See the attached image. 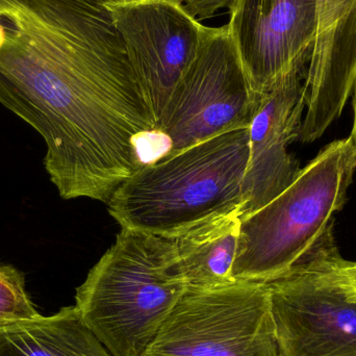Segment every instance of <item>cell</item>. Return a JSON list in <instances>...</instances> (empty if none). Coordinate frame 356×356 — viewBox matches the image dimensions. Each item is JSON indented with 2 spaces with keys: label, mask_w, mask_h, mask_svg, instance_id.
<instances>
[{
  "label": "cell",
  "mask_w": 356,
  "mask_h": 356,
  "mask_svg": "<svg viewBox=\"0 0 356 356\" xmlns=\"http://www.w3.org/2000/svg\"><path fill=\"white\" fill-rule=\"evenodd\" d=\"M355 170L353 138L332 142L284 192L242 219L234 280L268 284L288 273L332 232Z\"/></svg>",
  "instance_id": "277c9868"
},
{
  "label": "cell",
  "mask_w": 356,
  "mask_h": 356,
  "mask_svg": "<svg viewBox=\"0 0 356 356\" xmlns=\"http://www.w3.org/2000/svg\"><path fill=\"white\" fill-rule=\"evenodd\" d=\"M171 238L121 228L76 288L87 327L113 356H143L182 295Z\"/></svg>",
  "instance_id": "3957f363"
},
{
  "label": "cell",
  "mask_w": 356,
  "mask_h": 356,
  "mask_svg": "<svg viewBox=\"0 0 356 356\" xmlns=\"http://www.w3.org/2000/svg\"><path fill=\"white\" fill-rule=\"evenodd\" d=\"M26 290L22 271L10 265H0V326L40 317Z\"/></svg>",
  "instance_id": "5bb4252c"
},
{
  "label": "cell",
  "mask_w": 356,
  "mask_h": 356,
  "mask_svg": "<svg viewBox=\"0 0 356 356\" xmlns=\"http://www.w3.org/2000/svg\"><path fill=\"white\" fill-rule=\"evenodd\" d=\"M348 274L351 282L356 288V263H350L348 266Z\"/></svg>",
  "instance_id": "e0dca14e"
},
{
  "label": "cell",
  "mask_w": 356,
  "mask_h": 356,
  "mask_svg": "<svg viewBox=\"0 0 356 356\" xmlns=\"http://www.w3.org/2000/svg\"><path fill=\"white\" fill-rule=\"evenodd\" d=\"M328 232L288 273L268 282L282 356H356V288Z\"/></svg>",
  "instance_id": "5b68a950"
},
{
  "label": "cell",
  "mask_w": 356,
  "mask_h": 356,
  "mask_svg": "<svg viewBox=\"0 0 356 356\" xmlns=\"http://www.w3.org/2000/svg\"><path fill=\"white\" fill-rule=\"evenodd\" d=\"M0 356H113L76 307L0 326Z\"/></svg>",
  "instance_id": "4fadbf2b"
},
{
  "label": "cell",
  "mask_w": 356,
  "mask_h": 356,
  "mask_svg": "<svg viewBox=\"0 0 356 356\" xmlns=\"http://www.w3.org/2000/svg\"><path fill=\"white\" fill-rule=\"evenodd\" d=\"M356 76V0H318L315 44L305 75L307 114L298 140L312 143L342 114Z\"/></svg>",
  "instance_id": "8fae6325"
},
{
  "label": "cell",
  "mask_w": 356,
  "mask_h": 356,
  "mask_svg": "<svg viewBox=\"0 0 356 356\" xmlns=\"http://www.w3.org/2000/svg\"><path fill=\"white\" fill-rule=\"evenodd\" d=\"M351 95L353 96V111H355V121H353V133H351V137L353 138L356 143V76L355 79V83H353V92H351Z\"/></svg>",
  "instance_id": "2e32d148"
},
{
  "label": "cell",
  "mask_w": 356,
  "mask_h": 356,
  "mask_svg": "<svg viewBox=\"0 0 356 356\" xmlns=\"http://www.w3.org/2000/svg\"><path fill=\"white\" fill-rule=\"evenodd\" d=\"M230 35L257 94L309 64L317 31L318 0H234Z\"/></svg>",
  "instance_id": "9c48e42d"
},
{
  "label": "cell",
  "mask_w": 356,
  "mask_h": 356,
  "mask_svg": "<svg viewBox=\"0 0 356 356\" xmlns=\"http://www.w3.org/2000/svg\"><path fill=\"white\" fill-rule=\"evenodd\" d=\"M257 102L228 25L207 26L196 60L159 123L158 134L167 144L164 154L249 129Z\"/></svg>",
  "instance_id": "52a82bcc"
},
{
  "label": "cell",
  "mask_w": 356,
  "mask_h": 356,
  "mask_svg": "<svg viewBox=\"0 0 356 356\" xmlns=\"http://www.w3.org/2000/svg\"><path fill=\"white\" fill-rule=\"evenodd\" d=\"M307 67L296 69L259 94L249 127V163L243 184L242 219L284 192L300 172L289 152L298 140L307 106Z\"/></svg>",
  "instance_id": "30bf717a"
},
{
  "label": "cell",
  "mask_w": 356,
  "mask_h": 356,
  "mask_svg": "<svg viewBox=\"0 0 356 356\" xmlns=\"http://www.w3.org/2000/svg\"><path fill=\"white\" fill-rule=\"evenodd\" d=\"M158 125L196 60L207 27L177 0L106 1Z\"/></svg>",
  "instance_id": "ba28073f"
},
{
  "label": "cell",
  "mask_w": 356,
  "mask_h": 356,
  "mask_svg": "<svg viewBox=\"0 0 356 356\" xmlns=\"http://www.w3.org/2000/svg\"><path fill=\"white\" fill-rule=\"evenodd\" d=\"M104 1H115V0H104Z\"/></svg>",
  "instance_id": "ac0fdd59"
},
{
  "label": "cell",
  "mask_w": 356,
  "mask_h": 356,
  "mask_svg": "<svg viewBox=\"0 0 356 356\" xmlns=\"http://www.w3.org/2000/svg\"><path fill=\"white\" fill-rule=\"evenodd\" d=\"M193 18L201 22L215 16L222 8H229L234 0H177Z\"/></svg>",
  "instance_id": "9a60e30c"
},
{
  "label": "cell",
  "mask_w": 356,
  "mask_h": 356,
  "mask_svg": "<svg viewBox=\"0 0 356 356\" xmlns=\"http://www.w3.org/2000/svg\"><path fill=\"white\" fill-rule=\"evenodd\" d=\"M243 205L216 216L172 240V268L188 289L234 284Z\"/></svg>",
  "instance_id": "7c38bea8"
},
{
  "label": "cell",
  "mask_w": 356,
  "mask_h": 356,
  "mask_svg": "<svg viewBox=\"0 0 356 356\" xmlns=\"http://www.w3.org/2000/svg\"><path fill=\"white\" fill-rule=\"evenodd\" d=\"M249 129L211 138L142 165L106 204L124 229L175 238L243 205Z\"/></svg>",
  "instance_id": "7a4b0ae2"
},
{
  "label": "cell",
  "mask_w": 356,
  "mask_h": 356,
  "mask_svg": "<svg viewBox=\"0 0 356 356\" xmlns=\"http://www.w3.org/2000/svg\"><path fill=\"white\" fill-rule=\"evenodd\" d=\"M0 104L43 138L65 200L108 203L159 135L104 0H0Z\"/></svg>",
  "instance_id": "6da1fadb"
},
{
  "label": "cell",
  "mask_w": 356,
  "mask_h": 356,
  "mask_svg": "<svg viewBox=\"0 0 356 356\" xmlns=\"http://www.w3.org/2000/svg\"><path fill=\"white\" fill-rule=\"evenodd\" d=\"M143 356H282L268 284L188 289Z\"/></svg>",
  "instance_id": "8992f818"
}]
</instances>
